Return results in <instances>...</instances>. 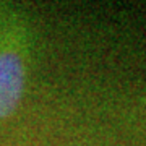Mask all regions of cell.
I'll list each match as a JSON object with an SVG mask.
<instances>
[{"instance_id": "cell-1", "label": "cell", "mask_w": 146, "mask_h": 146, "mask_svg": "<svg viewBox=\"0 0 146 146\" xmlns=\"http://www.w3.org/2000/svg\"><path fill=\"white\" fill-rule=\"evenodd\" d=\"M34 29L26 8L0 2V122L20 109L31 72Z\"/></svg>"}, {"instance_id": "cell-2", "label": "cell", "mask_w": 146, "mask_h": 146, "mask_svg": "<svg viewBox=\"0 0 146 146\" xmlns=\"http://www.w3.org/2000/svg\"><path fill=\"white\" fill-rule=\"evenodd\" d=\"M145 109H146V102H145Z\"/></svg>"}]
</instances>
